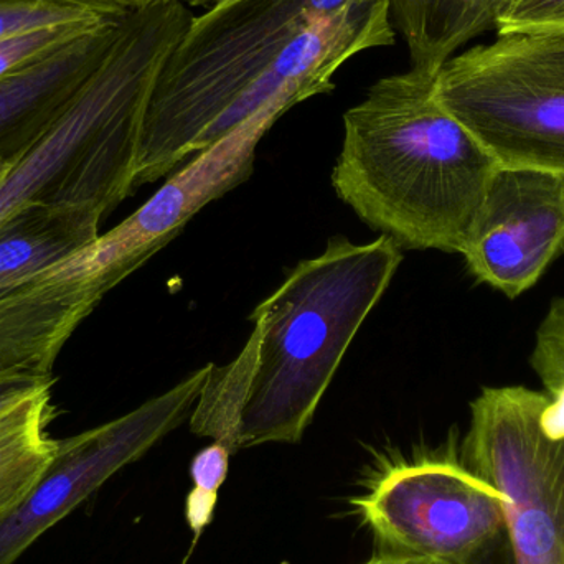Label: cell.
<instances>
[{"mask_svg":"<svg viewBox=\"0 0 564 564\" xmlns=\"http://www.w3.org/2000/svg\"><path fill=\"white\" fill-rule=\"evenodd\" d=\"M390 0H217L162 62L142 119L134 191L167 175L297 83L390 46Z\"/></svg>","mask_w":564,"mask_h":564,"instance_id":"cell-1","label":"cell"},{"mask_svg":"<svg viewBox=\"0 0 564 564\" xmlns=\"http://www.w3.org/2000/svg\"><path fill=\"white\" fill-rule=\"evenodd\" d=\"M403 263L397 241L328 240L264 299L234 361L210 364L191 430L231 454L268 443H299L365 318Z\"/></svg>","mask_w":564,"mask_h":564,"instance_id":"cell-2","label":"cell"},{"mask_svg":"<svg viewBox=\"0 0 564 564\" xmlns=\"http://www.w3.org/2000/svg\"><path fill=\"white\" fill-rule=\"evenodd\" d=\"M344 128L338 198L401 248L463 254L500 165L437 101L434 76L381 78Z\"/></svg>","mask_w":564,"mask_h":564,"instance_id":"cell-3","label":"cell"},{"mask_svg":"<svg viewBox=\"0 0 564 564\" xmlns=\"http://www.w3.org/2000/svg\"><path fill=\"white\" fill-rule=\"evenodd\" d=\"M161 53L126 33L45 138L0 172V225L39 200L98 202L134 192L142 119Z\"/></svg>","mask_w":564,"mask_h":564,"instance_id":"cell-4","label":"cell"},{"mask_svg":"<svg viewBox=\"0 0 564 564\" xmlns=\"http://www.w3.org/2000/svg\"><path fill=\"white\" fill-rule=\"evenodd\" d=\"M434 95L502 167L564 175V32L500 33L451 58Z\"/></svg>","mask_w":564,"mask_h":564,"instance_id":"cell-5","label":"cell"},{"mask_svg":"<svg viewBox=\"0 0 564 564\" xmlns=\"http://www.w3.org/2000/svg\"><path fill=\"white\" fill-rule=\"evenodd\" d=\"M324 93L330 91L317 83L289 86L221 141L198 152L131 217L35 278L72 282L105 297L167 247L202 208L250 177L258 144L285 111Z\"/></svg>","mask_w":564,"mask_h":564,"instance_id":"cell-6","label":"cell"},{"mask_svg":"<svg viewBox=\"0 0 564 564\" xmlns=\"http://www.w3.org/2000/svg\"><path fill=\"white\" fill-rule=\"evenodd\" d=\"M550 397L525 387L486 388L470 404L464 466L506 496L516 564H564V440L540 416Z\"/></svg>","mask_w":564,"mask_h":564,"instance_id":"cell-7","label":"cell"},{"mask_svg":"<svg viewBox=\"0 0 564 564\" xmlns=\"http://www.w3.org/2000/svg\"><path fill=\"white\" fill-rule=\"evenodd\" d=\"M503 500L466 466L423 460L391 467L351 506L378 552L460 564L507 529Z\"/></svg>","mask_w":564,"mask_h":564,"instance_id":"cell-8","label":"cell"},{"mask_svg":"<svg viewBox=\"0 0 564 564\" xmlns=\"http://www.w3.org/2000/svg\"><path fill=\"white\" fill-rule=\"evenodd\" d=\"M210 364L124 416L56 441L52 463L29 496L0 522V564L17 560L118 470L144 456L194 411Z\"/></svg>","mask_w":564,"mask_h":564,"instance_id":"cell-9","label":"cell"},{"mask_svg":"<svg viewBox=\"0 0 564 564\" xmlns=\"http://www.w3.org/2000/svg\"><path fill=\"white\" fill-rule=\"evenodd\" d=\"M563 247L564 175L500 165L463 251L470 274L516 299Z\"/></svg>","mask_w":564,"mask_h":564,"instance_id":"cell-10","label":"cell"},{"mask_svg":"<svg viewBox=\"0 0 564 564\" xmlns=\"http://www.w3.org/2000/svg\"><path fill=\"white\" fill-rule=\"evenodd\" d=\"M128 13L89 30L50 58L0 82V164L32 151L68 111L111 52Z\"/></svg>","mask_w":564,"mask_h":564,"instance_id":"cell-11","label":"cell"},{"mask_svg":"<svg viewBox=\"0 0 564 564\" xmlns=\"http://www.w3.org/2000/svg\"><path fill=\"white\" fill-rule=\"evenodd\" d=\"M512 0H390V17L410 50L411 69L436 78L454 53L497 30Z\"/></svg>","mask_w":564,"mask_h":564,"instance_id":"cell-12","label":"cell"},{"mask_svg":"<svg viewBox=\"0 0 564 564\" xmlns=\"http://www.w3.org/2000/svg\"><path fill=\"white\" fill-rule=\"evenodd\" d=\"M52 387L0 411V522L23 502L52 463L56 441L46 434L53 417Z\"/></svg>","mask_w":564,"mask_h":564,"instance_id":"cell-13","label":"cell"},{"mask_svg":"<svg viewBox=\"0 0 564 564\" xmlns=\"http://www.w3.org/2000/svg\"><path fill=\"white\" fill-rule=\"evenodd\" d=\"M132 7L124 0H0V40L43 26L96 25Z\"/></svg>","mask_w":564,"mask_h":564,"instance_id":"cell-14","label":"cell"},{"mask_svg":"<svg viewBox=\"0 0 564 564\" xmlns=\"http://www.w3.org/2000/svg\"><path fill=\"white\" fill-rule=\"evenodd\" d=\"M124 17V15H122ZM121 19V17H118ZM116 20V19H112ZM111 22V20H108ZM106 23V22H102ZM58 25L33 29L0 40V82L50 58L89 30L102 25Z\"/></svg>","mask_w":564,"mask_h":564,"instance_id":"cell-15","label":"cell"},{"mask_svg":"<svg viewBox=\"0 0 564 564\" xmlns=\"http://www.w3.org/2000/svg\"><path fill=\"white\" fill-rule=\"evenodd\" d=\"M546 393L564 388V299H556L536 330L530 357Z\"/></svg>","mask_w":564,"mask_h":564,"instance_id":"cell-16","label":"cell"},{"mask_svg":"<svg viewBox=\"0 0 564 564\" xmlns=\"http://www.w3.org/2000/svg\"><path fill=\"white\" fill-rule=\"evenodd\" d=\"M496 32H564V0H512Z\"/></svg>","mask_w":564,"mask_h":564,"instance_id":"cell-17","label":"cell"},{"mask_svg":"<svg viewBox=\"0 0 564 564\" xmlns=\"http://www.w3.org/2000/svg\"><path fill=\"white\" fill-rule=\"evenodd\" d=\"M230 451L224 444L215 443L202 449L191 464V479L194 487L220 492L230 469Z\"/></svg>","mask_w":564,"mask_h":564,"instance_id":"cell-18","label":"cell"},{"mask_svg":"<svg viewBox=\"0 0 564 564\" xmlns=\"http://www.w3.org/2000/svg\"><path fill=\"white\" fill-rule=\"evenodd\" d=\"M217 506L218 492L198 489V487H194L188 492L187 500H185V520H187L188 529L194 532V543H197L202 533L210 525Z\"/></svg>","mask_w":564,"mask_h":564,"instance_id":"cell-19","label":"cell"},{"mask_svg":"<svg viewBox=\"0 0 564 564\" xmlns=\"http://www.w3.org/2000/svg\"><path fill=\"white\" fill-rule=\"evenodd\" d=\"M46 384H53L52 377H35V375L25 373L0 375V411L7 410L17 401L35 393Z\"/></svg>","mask_w":564,"mask_h":564,"instance_id":"cell-20","label":"cell"},{"mask_svg":"<svg viewBox=\"0 0 564 564\" xmlns=\"http://www.w3.org/2000/svg\"><path fill=\"white\" fill-rule=\"evenodd\" d=\"M460 564H516L507 529L497 535L489 545L477 552L473 558Z\"/></svg>","mask_w":564,"mask_h":564,"instance_id":"cell-21","label":"cell"},{"mask_svg":"<svg viewBox=\"0 0 564 564\" xmlns=\"http://www.w3.org/2000/svg\"><path fill=\"white\" fill-rule=\"evenodd\" d=\"M364 564H441L433 560L417 558V556L390 555V553H380L375 555L370 562Z\"/></svg>","mask_w":564,"mask_h":564,"instance_id":"cell-22","label":"cell"},{"mask_svg":"<svg viewBox=\"0 0 564 564\" xmlns=\"http://www.w3.org/2000/svg\"><path fill=\"white\" fill-rule=\"evenodd\" d=\"M184 2L192 7H210L217 0H184Z\"/></svg>","mask_w":564,"mask_h":564,"instance_id":"cell-23","label":"cell"},{"mask_svg":"<svg viewBox=\"0 0 564 564\" xmlns=\"http://www.w3.org/2000/svg\"><path fill=\"white\" fill-rule=\"evenodd\" d=\"M124 2L134 3V6H138V3L149 2V0H124Z\"/></svg>","mask_w":564,"mask_h":564,"instance_id":"cell-24","label":"cell"},{"mask_svg":"<svg viewBox=\"0 0 564 564\" xmlns=\"http://www.w3.org/2000/svg\"><path fill=\"white\" fill-rule=\"evenodd\" d=\"M7 164H0V172L3 171V167H6Z\"/></svg>","mask_w":564,"mask_h":564,"instance_id":"cell-25","label":"cell"}]
</instances>
